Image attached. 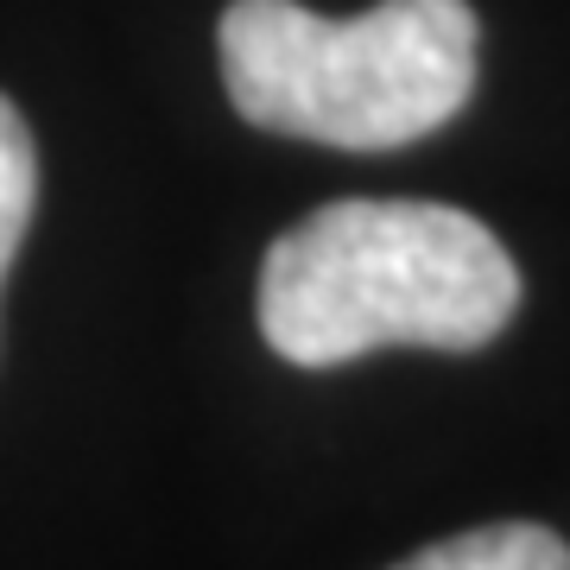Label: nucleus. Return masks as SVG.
Listing matches in <instances>:
<instances>
[{"instance_id": "nucleus-4", "label": "nucleus", "mask_w": 570, "mask_h": 570, "mask_svg": "<svg viewBox=\"0 0 570 570\" xmlns=\"http://www.w3.org/2000/svg\"><path fill=\"white\" fill-rule=\"evenodd\" d=\"M32 209H39V146H32L26 115L0 96V285L32 228Z\"/></svg>"}, {"instance_id": "nucleus-2", "label": "nucleus", "mask_w": 570, "mask_h": 570, "mask_svg": "<svg viewBox=\"0 0 570 570\" xmlns=\"http://www.w3.org/2000/svg\"><path fill=\"white\" fill-rule=\"evenodd\" d=\"M216 45L242 121L387 153L463 115L482 32L469 0H381L362 20H324L298 0H235Z\"/></svg>"}, {"instance_id": "nucleus-1", "label": "nucleus", "mask_w": 570, "mask_h": 570, "mask_svg": "<svg viewBox=\"0 0 570 570\" xmlns=\"http://www.w3.org/2000/svg\"><path fill=\"white\" fill-rule=\"evenodd\" d=\"M520 311V266L469 209L348 197L292 223L261 266V336L292 367L374 348H482Z\"/></svg>"}, {"instance_id": "nucleus-3", "label": "nucleus", "mask_w": 570, "mask_h": 570, "mask_svg": "<svg viewBox=\"0 0 570 570\" xmlns=\"http://www.w3.org/2000/svg\"><path fill=\"white\" fill-rule=\"evenodd\" d=\"M393 570H570V546L551 527L501 520V527L438 539V546L412 551L406 564H393Z\"/></svg>"}]
</instances>
